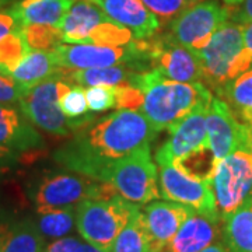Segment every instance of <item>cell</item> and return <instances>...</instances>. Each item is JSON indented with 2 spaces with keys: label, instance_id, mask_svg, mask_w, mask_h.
<instances>
[{
  "label": "cell",
  "instance_id": "obj_1",
  "mask_svg": "<svg viewBox=\"0 0 252 252\" xmlns=\"http://www.w3.org/2000/svg\"><path fill=\"white\" fill-rule=\"evenodd\" d=\"M140 111L118 109L79 127L69 142L54 153V160L66 170L108 182L112 167L127 154L156 137Z\"/></svg>",
  "mask_w": 252,
  "mask_h": 252
},
{
  "label": "cell",
  "instance_id": "obj_2",
  "mask_svg": "<svg viewBox=\"0 0 252 252\" xmlns=\"http://www.w3.org/2000/svg\"><path fill=\"white\" fill-rule=\"evenodd\" d=\"M132 86L144 93L140 112L156 133L172 129L193 111L207 108L213 98L212 91L203 83H181L161 76L153 69L137 72Z\"/></svg>",
  "mask_w": 252,
  "mask_h": 252
},
{
  "label": "cell",
  "instance_id": "obj_3",
  "mask_svg": "<svg viewBox=\"0 0 252 252\" xmlns=\"http://www.w3.org/2000/svg\"><path fill=\"white\" fill-rule=\"evenodd\" d=\"M195 55L202 69V83L216 94L252 64V55L244 46L243 24L231 20L225 21Z\"/></svg>",
  "mask_w": 252,
  "mask_h": 252
},
{
  "label": "cell",
  "instance_id": "obj_4",
  "mask_svg": "<svg viewBox=\"0 0 252 252\" xmlns=\"http://www.w3.org/2000/svg\"><path fill=\"white\" fill-rule=\"evenodd\" d=\"M63 72L64 69L62 67L54 77L41 81L32 87H26L18 101V108L34 125L48 133L69 136L79 127L94 121L95 115L89 114L83 118L69 119L63 114L61 97L72 86L63 79Z\"/></svg>",
  "mask_w": 252,
  "mask_h": 252
},
{
  "label": "cell",
  "instance_id": "obj_5",
  "mask_svg": "<svg viewBox=\"0 0 252 252\" xmlns=\"http://www.w3.org/2000/svg\"><path fill=\"white\" fill-rule=\"evenodd\" d=\"M119 195L109 182L93 180L77 172H51L32 185L31 199L36 213L76 207L83 200H108Z\"/></svg>",
  "mask_w": 252,
  "mask_h": 252
},
{
  "label": "cell",
  "instance_id": "obj_6",
  "mask_svg": "<svg viewBox=\"0 0 252 252\" xmlns=\"http://www.w3.org/2000/svg\"><path fill=\"white\" fill-rule=\"evenodd\" d=\"M136 206L139 205L127 202L121 195L108 200H83L76 206L77 231L84 241L101 251L111 252Z\"/></svg>",
  "mask_w": 252,
  "mask_h": 252
},
{
  "label": "cell",
  "instance_id": "obj_7",
  "mask_svg": "<svg viewBox=\"0 0 252 252\" xmlns=\"http://www.w3.org/2000/svg\"><path fill=\"white\" fill-rule=\"evenodd\" d=\"M108 182L122 198L139 206L161 198L150 144H144L119 160L111 170Z\"/></svg>",
  "mask_w": 252,
  "mask_h": 252
},
{
  "label": "cell",
  "instance_id": "obj_8",
  "mask_svg": "<svg viewBox=\"0 0 252 252\" xmlns=\"http://www.w3.org/2000/svg\"><path fill=\"white\" fill-rule=\"evenodd\" d=\"M210 185L223 221L252 196L251 149H238L220 160Z\"/></svg>",
  "mask_w": 252,
  "mask_h": 252
},
{
  "label": "cell",
  "instance_id": "obj_9",
  "mask_svg": "<svg viewBox=\"0 0 252 252\" xmlns=\"http://www.w3.org/2000/svg\"><path fill=\"white\" fill-rule=\"evenodd\" d=\"M149 67L161 76L181 83H202V69L198 58L180 45L170 34L136 39Z\"/></svg>",
  "mask_w": 252,
  "mask_h": 252
},
{
  "label": "cell",
  "instance_id": "obj_10",
  "mask_svg": "<svg viewBox=\"0 0 252 252\" xmlns=\"http://www.w3.org/2000/svg\"><path fill=\"white\" fill-rule=\"evenodd\" d=\"M58 64L69 70H83L94 67H109L117 64H132L137 72L150 70L144 55L136 39L124 46H101L89 44H62L54 51Z\"/></svg>",
  "mask_w": 252,
  "mask_h": 252
},
{
  "label": "cell",
  "instance_id": "obj_11",
  "mask_svg": "<svg viewBox=\"0 0 252 252\" xmlns=\"http://www.w3.org/2000/svg\"><path fill=\"white\" fill-rule=\"evenodd\" d=\"M230 20V7L217 0H202L170 23V35L196 54L209 44L219 28Z\"/></svg>",
  "mask_w": 252,
  "mask_h": 252
},
{
  "label": "cell",
  "instance_id": "obj_12",
  "mask_svg": "<svg viewBox=\"0 0 252 252\" xmlns=\"http://www.w3.org/2000/svg\"><path fill=\"white\" fill-rule=\"evenodd\" d=\"M158 181L161 198L185 205L199 215L220 220L210 184L189 178L175 164L160 165Z\"/></svg>",
  "mask_w": 252,
  "mask_h": 252
},
{
  "label": "cell",
  "instance_id": "obj_13",
  "mask_svg": "<svg viewBox=\"0 0 252 252\" xmlns=\"http://www.w3.org/2000/svg\"><path fill=\"white\" fill-rule=\"evenodd\" d=\"M207 143L217 161L238 149H252L251 130L243 125L220 97L210 101L206 114Z\"/></svg>",
  "mask_w": 252,
  "mask_h": 252
},
{
  "label": "cell",
  "instance_id": "obj_14",
  "mask_svg": "<svg viewBox=\"0 0 252 252\" xmlns=\"http://www.w3.org/2000/svg\"><path fill=\"white\" fill-rule=\"evenodd\" d=\"M207 108L193 111L170 132V139L162 143L156 153V162L158 167L164 164H175L187 154L209 144L206 129Z\"/></svg>",
  "mask_w": 252,
  "mask_h": 252
},
{
  "label": "cell",
  "instance_id": "obj_15",
  "mask_svg": "<svg viewBox=\"0 0 252 252\" xmlns=\"http://www.w3.org/2000/svg\"><path fill=\"white\" fill-rule=\"evenodd\" d=\"M196 212L172 200H153L143 209L153 252H164L182 224Z\"/></svg>",
  "mask_w": 252,
  "mask_h": 252
},
{
  "label": "cell",
  "instance_id": "obj_16",
  "mask_svg": "<svg viewBox=\"0 0 252 252\" xmlns=\"http://www.w3.org/2000/svg\"><path fill=\"white\" fill-rule=\"evenodd\" d=\"M0 147L18 156L42 150L45 142L21 109L0 104Z\"/></svg>",
  "mask_w": 252,
  "mask_h": 252
},
{
  "label": "cell",
  "instance_id": "obj_17",
  "mask_svg": "<svg viewBox=\"0 0 252 252\" xmlns=\"http://www.w3.org/2000/svg\"><path fill=\"white\" fill-rule=\"evenodd\" d=\"M109 18L127 28L135 39L150 38L158 32L161 21L142 3V0H90Z\"/></svg>",
  "mask_w": 252,
  "mask_h": 252
},
{
  "label": "cell",
  "instance_id": "obj_18",
  "mask_svg": "<svg viewBox=\"0 0 252 252\" xmlns=\"http://www.w3.org/2000/svg\"><path fill=\"white\" fill-rule=\"evenodd\" d=\"M221 220L195 213L182 224L164 252H202L223 238Z\"/></svg>",
  "mask_w": 252,
  "mask_h": 252
},
{
  "label": "cell",
  "instance_id": "obj_19",
  "mask_svg": "<svg viewBox=\"0 0 252 252\" xmlns=\"http://www.w3.org/2000/svg\"><path fill=\"white\" fill-rule=\"evenodd\" d=\"M108 20V16L93 1L77 0L59 26L63 44H87L91 32Z\"/></svg>",
  "mask_w": 252,
  "mask_h": 252
},
{
  "label": "cell",
  "instance_id": "obj_20",
  "mask_svg": "<svg viewBox=\"0 0 252 252\" xmlns=\"http://www.w3.org/2000/svg\"><path fill=\"white\" fill-rule=\"evenodd\" d=\"M77 0H20L11 10L23 27L26 26H61Z\"/></svg>",
  "mask_w": 252,
  "mask_h": 252
},
{
  "label": "cell",
  "instance_id": "obj_21",
  "mask_svg": "<svg viewBox=\"0 0 252 252\" xmlns=\"http://www.w3.org/2000/svg\"><path fill=\"white\" fill-rule=\"evenodd\" d=\"M45 238L32 220H1L0 252H42Z\"/></svg>",
  "mask_w": 252,
  "mask_h": 252
},
{
  "label": "cell",
  "instance_id": "obj_22",
  "mask_svg": "<svg viewBox=\"0 0 252 252\" xmlns=\"http://www.w3.org/2000/svg\"><path fill=\"white\" fill-rule=\"evenodd\" d=\"M54 51H30L10 73L23 87H32L61 72Z\"/></svg>",
  "mask_w": 252,
  "mask_h": 252
},
{
  "label": "cell",
  "instance_id": "obj_23",
  "mask_svg": "<svg viewBox=\"0 0 252 252\" xmlns=\"http://www.w3.org/2000/svg\"><path fill=\"white\" fill-rule=\"evenodd\" d=\"M216 95L227 102L235 118L252 133V64L240 76L224 84Z\"/></svg>",
  "mask_w": 252,
  "mask_h": 252
},
{
  "label": "cell",
  "instance_id": "obj_24",
  "mask_svg": "<svg viewBox=\"0 0 252 252\" xmlns=\"http://www.w3.org/2000/svg\"><path fill=\"white\" fill-rule=\"evenodd\" d=\"M137 73L135 67L129 63L117 64L109 67H94L83 70H69L64 69V80L70 84L83 86L84 89L94 86H108L117 87L125 83H130Z\"/></svg>",
  "mask_w": 252,
  "mask_h": 252
},
{
  "label": "cell",
  "instance_id": "obj_25",
  "mask_svg": "<svg viewBox=\"0 0 252 252\" xmlns=\"http://www.w3.org/2000/svg\"><path fill=\"white\" fill-rule=\"evenodd\" d=\"M223 241L230 252H252V196L223 220Z\"/></svg>",
  "mask_w": 252,
  "mask_h": 252
},
{
  "label": "cell",
  "instance_id": "obj_26",
  "mask_svg": "<svg viewBox=\"0 0 252 252\" xmlns=\"http://www.w3.org/2000/svg\"><path fill=\"white\" fill-rule=\"evenodd\" d=\"M111 252H153L143 209L136 206L129 221L119 233Z\"/></svg>",
  "mask_w": 252,
  "mask_h": 252
},
{
  "label": "cell",
  "instance_id": "obj_27",
  "mask_svg": "<svg viewBox=\"0 0 252 252\" xmlns=\"http://www.w3.org/2000/svg\"><path fill=\"white\" fill-rule=\"evenodd\" d=\"M217 164L219 161L216 160L215 154L212 153L209 144L187 154L185 157H182L175 162V165L185 175H188L189 178L202 181L206 184H212Z\"/></svg>",
  "mask_w": 252,
  "mask_h": 252
},
{
  "label": "cell",
  "instance_id": "obj_28",
  "mask_svg": "<svg viewBox=\"0 0 252 252\" xmlns=\"http://www.w3.org/2000/svg\"><path fill=\"white\" fill-rule=\"evenodd\" d=\"M35 224L44 238L59 240L67 237L76 225V207L55 209L38 213Z\"/></svg>",
  "mask_w": 252,
  "mask_h": 252
},
{
  "label": "cell",
  "instance_id": "obj_29",
  "mask_svg": "<svg viewBox=\"0 0 252 252\" xmlns=\"http://www.w3.org/2000/svg\"><path fill=\"white\" fill-rule=\"evenodd\" d=\"M23 35L31 51H55L63 44L61 30L51 26H26Z\"/></svg>",
  "mask_w": 252,
  "mask_h": 252
},
{
  "label": "cell",
  "instance_id": "obj_30",
  "mask_svg": "<svg viewBox=\"0 0 252 252\" xmlns=\"http://www.w3.org/2000/svg\"><path fill=\"white\" fill-rule=\"evenodd\" d=\"M31 49L23 35V28L0 41V66L11 73Z\"/></svg>",
  "mask_w": 252,
  "mask_h": 252
},
{
  "label": "cell",
  "instance_id": "obj_31",
  "mask_svg": "<svg viewBox=\"0 0 252 252\" xmlns=\"http://www.w3.org/2000/svg\"><path fill=\"white\" fill-rule=\"evenodd\" d=\"M61 108L69 119H77L91 114L89 112L90 109L86 98V89L83 86L72 84L61 97Z\"/></svg>",
  "mask_w": 252,
  "mask_h": 252
},
{
  "label": "cell",
  "instance_id": "obj_32",
  "mask_svg": "<svg viewBox=\"0 0 252 252\" xmlns=\"http://www.w3.org/2000/svg\"><path fill=\"white\" fill-rule=\"evenodd\" d=\"M202 0H142L144 6L156 14L158 20H174L181 13Z\"/></svg>",
  "mask_w": 252,
  "mask_h": 252
},
{
  "label": "cell",
  "instance_id": "obj_33",
  "mask_svg": "<svg viewBox=\"0 0 252 252\" xmlns=\"http://www.w3.org/2000/svg\"><path fill=\"white\" fill-rule=\"evenodd\" d=\"M86 98L91 112H102L111 108H117L115 87L94 86L86 89Z\"/></svg>",
  "mask_w": 252,
  "mask_h": 252
},
{
  "label": "cell",
  "instance_id": "obj_34",
  "mask_svg": "<svg viewBox=\"0 0 252 252\" xmlns=\"http://www.w3.org/2000/svg\"><path fill=\"white\" fill-rule=\"evenodd\" d=\"M117 94V108L126 111H140L144 102V93L139 87L129 83L115 87Z\"/></svg>",
  "mask_w": 252,
  "mask_h": 252
},
{
  "label": "cell",
  "instance_id": "obj_35",
  "mask_svg": "<svg viewBox=\"0 0 252 252\" xmlns=\"http://www.w3.org/2000/svg\"><path fill=\"white\" fill-rule=\"evenodd\" d=\"M24 89L9 72H0V104H18Z\"/></svg>",
  "mask_w": 252,
  "mask_h": 252
},
{
  "label": "cell",
  "instance_id": "obj_36",
  "mask_svg": "<svg viewBox=\"0 0 252 252\" xmlns=\"http://www.w3.org/2000/svg\"><path fill=\"white\" fill-rule=\"evenodd\" d=\"M23 26L20 24L18 18L11 9L0 10V41L11 32L20 31Z\"/></svg>",
  "mask_w": 252,
  "mask_h": 252
},
{
  "label": "cell",
  "instance_id": "obj_37",
  "mask_svg": "<svg viewBox=\"0 0 252 252\" xmlns=\"http://www.w3.org/2000/svg\"><path fill=\"white\" fill-rule=\"evenodd\" d=\"M80 245L81 241L76 237H63L46 245L42 252H77Z\"/></svg>",
  "mask_w": 252,
  "mask_h": 252
},
{
  "label": "cell",
  "instance_id": "obj_38",
  "mask_svg": "<svg viewBox=\"0 0 252 252\" xmlns=\"http://www.w3.org/2000/svg\"><path fill=\"white\" fill-rule=\"evenodd\" d=\"M230 20L238 24L252 21V0H243L238 6L230 7Z\"/></svg>",
  "mask_w": 252,
  "mask_h": 252
},
{
  "label": "cell",
  "instance_id": "obj_39",
  "mask_svg": "<svg viewBox=\"0 0 252 252\" xmlns=\"http://www.w3.org/2000/svg\"><path fill=\"white\" fill-rule=\"evenodd\" d=\"M18 160L17 154L11 153L7 149L0 147V171L4 168H9L13 162H16Z\"/></svg>",
  "mask_w": 252,
  "mask_h": 252
},
{
  "label": "cell",
  "instance_id": "obj_40",
  "mask_svg": "<svg viewBox=\"0 0 252 252\" xmlns=\"http://www.w3.org/2000/svg\"><path fill=\"white\" fill-rule=\"evenodd\" d=\"M243 36L245 49L252 55V21L243 24Z\"/></svg>",
  "mask_w": 252,
  "mask_h": 252
},
{
  "label": "cell",
  "instance_id": "obj_41",
  "mask_svg": "<svg viewBox=\"0 0 252 252\" xmlns=\"http://www.w3.org/2000/svg\"><path fill=\"white\" fill-rule=\"evenodd\" d=\"M202 252H230V250L227 248V245H225V243L223 241V238H221V240L213 243L212 245H209V247L205 248Z\"/></svg>",
  "mask_w": 252,
  "mask_h": 252
},
{
  "label": "cell",
  "instance_id": "obj_42",
  "mask_svg": "<svg viewBox=\"0 0 252 252\" xmlns=\"http://www.w3.org/2000/svg\"><path fill=\"white\" fill-rule=\"evenodd\" d=\"M77 252H104V251H101V250H98V248H95L94 245H91V244L89 243H86V244L81 243V245L79 247Z\"/></svg>",
  "mask_w": 252,
  "mask_h": 252
},
{
  "label": "cell",
  "instance_id": "obj_43",
  "mask_svg": "<svg viewBox=\"0 0 252 252\" xmlns=\"http://www.w3.org/2000/svg\"><path fill=\"white\" fill-rule=\"evenodd\" d=\"M241 1H243V0H223V3H224L225 6H228V7H235V6H238Z\"/></svg>",
  "mask_w": 252,
  "mask_h": 252
},
{
  "label": "cell",
  "instance_id": "obj_44",
  "mask_svg": "<svg viewBox=\"0 0 252 252\" xmlns=\"http://www.w3.org/2000/svg\"><path fill=\"white\" fill-rule=\"evenodd\" d=\"M10 0H0V6H3V4H7Z\"/></svg>",
  "mask_w": 252,
  "mask_h": 252
},
{
  "label": "cell",
  "instance_id": "obj_45",
  "mask_svg": "<svg viewBox=\"0 0 252 252\" xmlns=\"http://www.w3.org/2000/svg\"><path fill=\"white\" fill-rule=\"evenodd\" d=\"M0 72H7V70H6V69H3V67L0 66Z\"/></svg>",
  "mask_w": 252,
  "mask_h": 252
},
{
  "label": "cell",
  "instance_id": "obj_46",
  "mask_svg": "<svg viewBox=\"0 0 252 252\" xmlns=\"http://www.w3.org/2000/svg\"><path fill=\"white\" fill-rule=\"evenodd\" d=\"M251 160H252V149H251Z\"/></svg>",
  "mask_w": 252,
  "mask_h": 252
}]
</instances>
